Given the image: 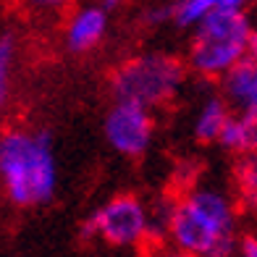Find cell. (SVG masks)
I'll return each mask as SVG.
<instances>
[{
    "label": "cell",
    "mask_w": 257,
    "mask_h": 257,
    "mask_svg": "<svg viewBox=\"0 0 257 257\" xmlns=\"http://www.w3.org/2000/svg\"><path fill=\"white\" fill-rule=\"evenodd\" d=\"M0 186L11 205L42 207L58 192V160L45 128L6 126L0 132Z\"/></svg>",
    "instance_id": "obj_2"
},
{
    "label": "cell",
    "mask_w": 257,
    "mask_h": 257,
    "mask_svg": "<svg viewBox=\"0 0 257 257\" xmlns=\"http://www.w3.org/2000/svg\"><path fill=\"white\" fill-rule=\"evenodd\" d=\"M247 58H252V61H257V29H252V34H249V45H247Z\"/></svg>",
    "instance_id": "obj_17"
},
{
    "label": "cell",
    "mask_w": 257,
    "mask_h": 257,
    "mask_svg": "<svg viewBox=\"0 0 257 257\" xmlns=\"http://www.w3.org/2000/svg\"><path fill=\"white\" fill-rule=\"evenodd\" d=\"M218 145L228 150V153H233L236 158L257 150V118L254 115L231 113L226 126L218 134Z\"/></svg>",
    "instance_id": "obj_9"
},
{
    "label": "cell",
    "mask_w": 257,
    "mask_h": 257,
    "mask_svg": "<svg viewBox=\"0 0 257 257\" xmlns=\"http://www.w3.org/2000/svg\"><path fill=\"white\" fill-rule=\"evenodd\" d=\"M108 32V11L102 6H81L66 19L63 45L68 53L84 55L95 50Z\"/></svg>",
    "instance_id": "obj_7"
},
{
    "label": "cell",
    "mask_w": 257,
    "mask_h": 257,
    "mask_svg": "<svg viewBox=\"0 0 257 257\" xmlns=\"http://www.w3.org/2000/svg\"><path fill=\"white\" fill-rule=\"evenodd\" d=\"M166 244L192 257H233L239 249L233 200L213 186H189L176 197Z\"/></svg>",
    "instance_id": "obj_1"
},
{
    "label": "cell",
    "mask_w": 257,
    "mask_h": 257,
    "mask_svg": "<svg viewBox=\"0 0 257 257\" xmlns=\"http://www.w3.org/2000/svg\"><path fill=\"white\" fill-rule=\"evenodd\" d=\"M19 58V37L16 32H0V113L8 108L11 92H14V71Z\"/></svg>",
    "instance_id": "obj_12"
},
{
    "label": "cell",
    "mask_w": 257,
    "mask_h": 257,
    "mask_svg": "<svg viewBox=\"0 0 257 257\" xmlns=\"http://www.w3.org/2000/svg\"><path fill=\"white\" fill-rule=\"evenodd\" d=\"M126 3H128V0H102V8L105 11H113V8H121Z\"/></svg>",
    "instance_id": "obj_18"
},
{
    "label": "cell",
    "mask_w": 257,
    "mask_h": 257,
    "mask_svg": "<svg viewBox=\"0 0 257 257\" xmlns=\"http://www.w3.org/2000/svg\"><path fill=\"white\" fill-rule=\"evenodd\" d=\"M108 145L123 158H142L155 139V115L132 102H113L102 121Z\"/></svg>",
    "instance_id": "obj_6"
},
{
    "label": "cell",
    "mask_w": 257,
    "mask_h": 257,
    "mask_svg": "<svg viewBox=\"0 0 257 257\" xmlns=\"http://www.w3.org/2000/svg\"><path fill=\"white\" fill-rule=\"evenodd\" d=\"M186 79V63L168 53H139L118 63L110 74L115 102L139 108H163L179 95Z\"/></svg>",
    "instance_id": "obj_4"
},
{
    "label": "cell",
    "mask_w": 257,
    "mask_h": 257,
    "mask_svg": "<svg viewBox=\"0 0 257 257\" xmlns=\"http://www.w3.org/2000/svg\"><path fill=\"white\" fill-rule=\"evenodd\" d=\"M220 97L228 102L231 113L257 118V61L244 58L220 76Z\"/></svg>",
    "instance_id": "obj_8"
},
{
    "label": "cell",
    "mask_w": 257,
    "mask_h": 257,
    "mask_svg": "<svg viewBox=\"0 0 257 257\" xmlns=\"http://www.w3.org/2000/svg\"><path fill=\"white\" fill-rule=\"evenodd\" d=\"M24 6L37 16H55V14H63L68 0H24Z\"/></svg>",
    "instance_id": "obj_13"
},
{
    "label": "cell",
    "mask_w": 257,
    "mask_h": 257,
    "mask_svg": "<svg viewBox=\"0 0 257 257\" xmlns=\"http://www.w3.org/2000/svg\"><path fill=\"white\" fill-rule=\"evenodd\" d=\"M249 0H218V8L220 11H244Z\"/></svg>",
    "instance_id": "obj_15"
},
{
    "label": "cell",
    "mask_w": 257,
    "mask_h": 257,
    "mask_svg": "<svg viewBox=\"0 0 257 257\" xmlns=\"http://www.w3.org/2000/svg\"><path fill=\"white\" fill-rule=\"evenodd\" d=\"M228 115H231L228 102L220 95H210L200 105V113H197V118H194V137H197V142H202V145L218 142V134H220V128L226 126Z\"/></svg>",
    "instance_id": "obj_10"
},
{
    "label": "cell",
    "mask_w": 257,
    "mask_h": 257,
    "mask_svg": "<svg viewBox=\"0 0 257 257\" xmlns=\"http://www.w3.org/2000/svg\"><path fill=\"white\" fill-rule=\"evenodd\" d=\"M84 239H102L113 247H145L147 205L137 194L123 192L102 202L81 226Z\"/></svg>",
    "instance_id": "obj_5"
},
{
    "label": "cell",
    "mask_w": 257,
    "mask_h": 257,
    "mask_svg": "<svg viewBox=\"0 0 257 257\" xmlns=\"http://www.w3.org/2000/svg\"><path fill=\"white\" fill-rule=\"evenodd\" d=\"M173 21V3H163V6H153L145 11V24L147 27H163Z\"/></svg>",
    "instance_id": "obj_14"
},
{
    "label": "cell",
    "mask_w": 257,
    "mask_h": 257,
    "mask_svg": "<svg viewBox=\"0 0 257 257\" xmlns=\"http://www.w3.org/2000/svg\"><path fill=\"white\" fill-rule=\"evenodd\" d=\"M155 257H192V254H186V252H181V249H173V247H160V249H155Z\"/></svg>",
    "instance_id": "obj_16"
},
{
    "label": "cell",
    "mask_w": 257,
    "mask_h": 257,
    "mask_svg": "<svg viewBox=\"0 0 257 257\" xmlns=\"http://www.w3.org/2000/svg\"><path fill=\"white\" fill-rule=\"evenodd\" d=\"M252 21L244 11L215 8L194 27L186 68L205 81H215L247 58Z\"/></svg>",
    "instance_id": "obj_3"
},
{
    "label": "cell",
    "mask_w": 257,
    "mask_h": 257,
    "mask_svg": "<svg viewBox=\"0 0 257 257\" xmlns=\"http://www.w3.org/2000/svg\"><path fill=\"white\" fill-rule=\"evenodd\" d=\"M233 181H236V189H239L241 207L257 215V150L239 155L236 166H233Z\"/></svg>",
    "instance_id": "obj_11"
}]
</instances>
